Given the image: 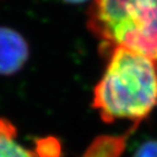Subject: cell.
<instances>
[{
  "label": "cell",
  "mask_w": 157,
  "mask_h": 157,
  "mask_svg": "<svg viewBox=\"0 0 157 157\" xmlns=\"http://www.w3.org/2000/svg\"><path fill=\"white\" fill-rule=\"evenodd\" d=\"M92 106L103 121H141L157 106L156 61L139 52L117 47L96 84Z\"/></svg>",
  "instance_id": "1"
},
{
  "label": "cell",
  "mask_w": 157,
  "mask_h": 157,
  "mask_svg": "<svg viewBox=\"0 0 157 157\" xmlns=\"http://www.w3.org/2000/svg\"><path fill=\"white\" fill-rule=\"evenodd\" d=\"M87 29L105 52L122 47L157 60V0H93Z\"/></svg>",
  "instance_id": "2"
},
{
  "label": "cell",
  "mask_w": 157,
  "mask_h": 157,
  "mask_svg": "<svg viewBox=\"0 0 157 157\" xmlns=\"http://www.w3.org/2000/svg\"><path fill=\"white\" fill-rule=\"evenodd\" d=\"M29 44L22 35L10 27L0 26V75H12L26 63Z\"/></svg>",
  "instance_id": "3"
},
{
  "label": "cell",
  "mask_w": 157,
  "mask_h": 157,
  "mask_svg": "<svg viewBox=\"0 0 157 157\" xmlns=\"http://www.w3.org/2000/svg\"><path fill=\"white\" fill-rule=\"evenodd\" d=\"M17 139V127L6 118H0V157H37L34 151L25 148Z\"/></svg>",
  "instance_id": "4"
},
{
  "label": "cell",
  "mask_w": 157,
  "mask_h": 157,
  "mask_svg": "<svg viewBox=\"0 0 157 157\" xmlns=\"http://www.w3.org/2000/svg\"><path fill=\"white\" fill-rule=\"evenodd\" d=\"M34 152L37 157H61V142L55 136H45L35 140Z\"/></svg>",
  "instance_id": "5"
},
{
  "label": "cell",
  "mask_w": 157,
  "mask_h": 157,
  "mask_svg": "<svg viewBox=\"0 0 157 157\" xmlns=\"http://www.w3.org/2000/svg\"><path fill=\"white\" fill-rule=\"evenodd\" d=\"M133 157H157V140H150L141 144Z\"/></svg>",
  "instance_id": "6"
},
{
  "label": "cell",
  "mask_w": 157,
  "mask_h": 157,
  "mask_svg": "<svg viewBox=\"0 0 157 157\" xmlns=\"http://www.w3.org/2000/svg\"><path fill=\"white\" fill-rule=\"evenodd\" d=\"M66 2H69V3H82L86 0H63Z\"/></svg>",
  "instance_id": "7"
},
{
  "label": "cell",
  "mask_w": 157,
  "mask_h": 157,
  "mask_svg": "<svg viewBox=\"0 0 157 157\" xmlns=\"http://www.w3.org/2000/svg\"><path fill=\"white\" fill-rule=\"evenodd\" d=\"M156 61H157V60H156Z\"/></svg>",
  "instance_id": "8"
}]
</instances>
